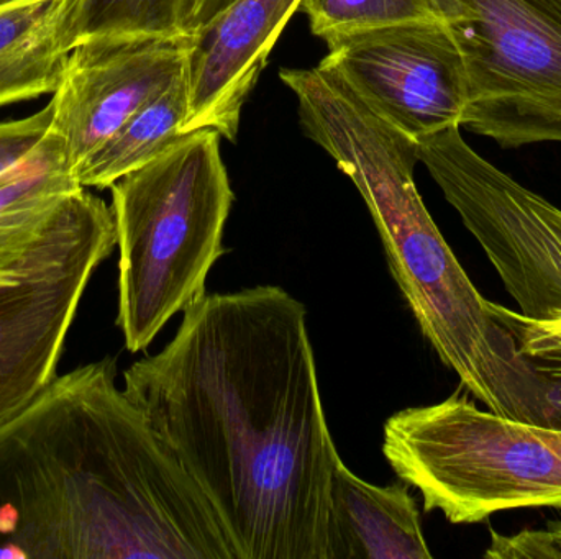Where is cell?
Returning <instances> with one entry per match:
<instances>
[{
	"mask_svg": "<svg viewBox=\"0 0 561 559\" xmlns=\"http://www.w3.org/2000/svg\"><path fill=\"white\" fill-rule=\"evenodd\" d=\"M491 547L484 554L494 559H561V519L540 531L501 535L491 531Z\"/></svg>",
	"mask_w": 561,
	"mask_h": 559,
	"instance_id": "cell-20",
	"label": "cell"
},
{
	"mask_svg": "<svg viewBox=\"0 0 561 559\" xmlns=\"http://www.w3.org/2000/svg\"><path fill=\"white\" fill-rule=\"evenodd\" d=\"M300 125L365 199L412 315L445 366L490 412L546 422L543 383L496 304L474 288L414 180L417 140L373 112L329 69H283Z\"/></svg>",
	"mask_w": 561,
	"mask_h": 559,
	"instance_id": "cell-3",
	"label": "cell"
},
{
	"mask_svg": "<svg viewBox=\"0 0 561 559\" xmlns=\"http://www.w3.org/2000/svg\"><path fill=\"white\" fill-rule=\"evenodd\" d=\"M320 66L373 112L414 140L463 127L467 65L445 20H419L325 39Z\"/></svg>",
	"mask_w": 561,
	"mask_h": 559,
	"instance_id": "cell-8",
	"label": "cell"
},
{
	"mask_svg": "<svg viewBox=\"0 0 561 559\" xmlns=\"http://www.w3.org/2000/svg\"><path fill=\"white\" fill-rule=\"evenodd\" d=\"M327 538V559H432L411 486L369 485L342 459L330 482Z\"/></svg>",
	"mask_w": 561,
	"mask_h": 559,
	"instance_id": "cell-13",
	"label": "cell"
},
{
	"mask_svg": "<svg viewBox=\"0 0 561 559\" xmlns=\"http://www.w3.org/2000/svg\"><path fill=\"white\" fill-rule=\"evenodd\" d=\"M0 559H237L203 489L117 386L56 376L0 426Z\"/></svg>",
	"mask_w": 561,
	"mask_h": 559,
	"instance_id": "cell-2",
	"label": "cell"
},
{
	"mask_svg": "<svg viewBox=\"0 0 561 559\" xmlns=\"http://www.w3.org/2000/svg\"><path fill=\"white\" fill-rule=\"evenodd\" d=\"M302 0H233L201 35L190 65L183 133L213 128L236 141L242 108Z\"/></svg>",
	"mask_w": 561,
	"mask_h": 559,
	"instance_id": "cell-11",
	"label": "cell"
},
{
	"mask_svg": "<svg viewBox=\"0 0 561 559\" xmlns=\"http://www.w3.org/2000/svg\"><path fill=\"white\" fill-rule=\"evenodd\" d=\"M299 10L322 39L394 23L444 20L435 0H302Z\"/></svg>",
	"mask_w": 561,
	"mask_h": 559,
	"instance_id": "cell-18",
	"label": "cell"
},
{
	"mask_svg": "<svg viewBox=\"0 0 561 559\" xmlns=\"http://www.w3.org/2000/svg\"><path fill=\"white\" fill-rule=\"evenodd\" d=\"M36 2V0H0V9H9V7L22 5V3Z\"/></svg>",
	"mask_w": 561,
	"mask_h": 559,
	"instance_id": "cell-24",
	"label": "cell"
},
{
	"mask_svg": "<svg viewBox=\"0 0 561 559\" xmlns=\"http://www.w3.org/2000/svg\"><path fill=\"white\" fill-rule=\"evenodd\" d=\"M199 35L99 36L78 43L53 94L49 133L76 167L190 72Z\"/></svg>",
	"mask_w": 561,
	"mask_h": 559,
	"instance_id": "cell-9",
	"label": "cell"
},
{
	"mask_svg": "<svg viewBox=\"0 0 561 559\" xmlns=\"http://www.w3.org/2000/svg\"><path fill=\"white\" fill-rule=\"evenodd\" d=\"M55 107L49 101L42 110L19 120L0 121V176L25 163L45 140Z\"/></svg>",
	"mask_w": 561,
	"mask_h": 559,
	"instance_id": "cell-19",
	"label": "cell"
},
{
	"mask_svg": "<svg viewBox=\"0 0 561 559\" xmlns=\"http://www.w3.org/2000/svg\"><path fill=\"white\" fill-rule=\"evenodd\" d=\"M463 127L506 148L561 141V92L543 97L477 102L465 112Z\"/></svg>",
	"mask_w": 561,
	"mask_h": 559,
	"instance_id": "cell-17",
	"label": "cell"
},
{
	"mask_svg": "<svg viewBox=\"0 0 561 559\" xmlns=\"http://www.w3.org/2000/svg\"><path fill=\"white\" fill-rule=\"evenodd\" d=\"M201 0H79L76 45L99 36L196 35Z\"/></svg>",
	"mask_w": 561,
	"mask_h": 559,
	"instance_id": "cell-16",
	"label": "cell"
},
{
	"mask_svg": "<svg viewBox=\"0 0 561 559\" xmlns=\"http://www.w3.org/2000/svg\"><path fill=\"white\" fill-rule=\"evenodd\" d=\"M82 189L49 131L25 163L0 176V284L25 275L48 252Z\"/></svg>",
	"mask_w": 561,
	"mask_h": 559,
	"instance_id": "cell-12",
	"label": "cell"
},
{
	"mask_svg": "<svg viewBox=\"0 0 561 559\" xmlns=\"http://www.w3.org/2000/svg\"><path fill=\"white\" fill-rule=\"evenodd\" d=\"M435 5L463 55L470 105L561 92V0H435Z\"/></svg>",
	"mask_w": 561,
	"mask_h": 559,
	"instance_id": "cell-10",
	"label": "cell"
},
{
	"mask_svg": "<svg viewBox=\"0 0 561 559\" xmlns=\"http://www.w3.org/2000/svg\"><path fill=\"white\" fill-rule=\"evenodd\" d=\"M382 455L450 524L496 512L561 509V430L480 410L467 396L412 407L385 423Z\"/></svg>",
	"mask_w": 561,
	"mask_h": 559,
	"instance_id": "cell-5",
	"label": "cell"
},
{
	"mask_svg": "<svg viewBox=\"0 0 561 559\" xmlns=\"http://www.w3.org/2000/svg\"><path fill=\"white\" fill-rule=\"evenodd\" d=\"M233 0H201L199 10H197L196 22H194V33L203 35L210 23L232 3Z\"/></svg>",
	"mask_w": 561,
	"mask_h": 559,
	"instance_id": "cell-23",
	"label": "cell"
},
{
	"mask_svg": "<svg viewBox=\"0 0 561 559\" xmlns=\"http://www.w3.org/2000/svg\"><path fill=\"white\" fill-rule=\"evenodd\" d=\"M115 246L112 207L84 189L48 252L0 284V426L58 376L82 295Z\"/></svg>",
	"mask_w": 561,
	"mask_h": 559,
	"instance_id": "cell-7",
	"label": "cell"
},
{
	"mask_svg": "<svg viewBox=\"0 0 561 559\" xmlns=\"http://www.w3.org/2000/svg\"><path fill=\"white\" fill-rule=\"evenodd\" d=\"M79 0L0 9V107L55 94L76 46Z\"/></svg>",
	"mask_w": 561,
	"mask_h": 559,
	"instance_id": "cell-14",
	"label": "cell"
},
{
	"mask_svg": "<svg viewBox=\"0 0 561 559\" xmlns=\"http://www.w3.org/2000/svg\"><path fill=\"white\" fill-rule=\"evenodd\" d=\"M497 314L501 315L507 327L513 330L517 340L537 341V343L559 345L561 347V318L550 322H534L524 318L519 312L507 311L496 305Z\"/></svg>",
	"mask_w": 561,
	"mask_h": 559,
	"instance_id": "cell-22",
	"label": "cell"
},
{
	"mask_svg": "<svg viewBox=\"0 0 561 559\" xmlns=\"http://www.w3.org/2000/svg\"><path fill=\"white\" fill-rule=\"evenodd\" d=\"M124 391L219 515L237 559H327V426L307 308L279 286L203 292Z\"/></svg>",
	"mask_w": 561,
	"mask_h": 559,
	"instance_id": "cell-1",
	"label": "cell"
},
{
	"mask_svg": "<svg viewBox=\"0 0 561 559\" xmlns=\"http://www.w3.org/2000/svg\"><path fill=\"white\" fill-rule=\"evenodd\" d=\"M220 133L183 135L160 156L112 184L117 230V325L130 353L147 350L171 317L206 292L226 253L233 203Z\"/></svg>",
	"mask_w": 561,
	"mask_h": 559,
	"instance_id": "cell-4",
	"label": "cell"
},
{
	"mask_svg": "<svg viewBox=\"0 0 561 559\" xmlns=\"http://www.w3.org/2000/svg\"><path fill=\"white\" fill-rule=\"evenodd\" d=\"M520 350L529 358L530 366L543 383L546 396V423L543 427L561 430V347L517 340Z\"/></svg>",
	"mask_w": 561,
	"mask_h": 559,
	"instance_id": "cell-21",
	"label": "cell"
},
{
	"mask_svg": "<svg viewBox=\"0 0 561 559\" xmlns=\"http://www.w3.org/2000/svg\"><path fill=\"white\" fill-rule=\"evenodd\" d=\"M460 128L417 140L419 161L486 253L519 314L561 318V209L480 156Z\"/></svg>",
	"mask_w": 561,
	"mask_h": 559,
	"instance_id": "cell-6",
	"label": "cell"
},
{
	"mask_svg": "<svg viewBox=\"0 0 561 559\" xmlns=\"http://www.w3.org/2000/svg\"><path fill=\"white\" fill-rule=\"evenodd\" d=\"M190 117V72L131 117L75 170L85 189H111L131 171L160 156L183 137Z\"/></svg>",
	"mask_w": 561,
	"mask_h": 559,
	"instance_id": "cell-15",
	"label": "cell"
}]
</instances>
